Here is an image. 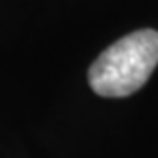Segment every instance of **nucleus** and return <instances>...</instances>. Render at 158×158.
<instances>
[{"label":"nucleus","instance_id":"1","mask_svg":"<svg viewBox=\"0 0 158 158\" xmlns=\"http://www.w3.org/2000/svg\"><path fill=\"white\" fill-rule=\"evenodd\" d=\"M158 65V31L141 29L122 36L92 63L88 80L101 97H126L147 84Z\"/></svg>","mask_w":158,"mask_h":158}]
</instances>
